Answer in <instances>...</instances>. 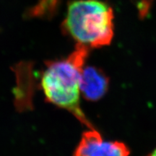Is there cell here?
<instances>
[{
	"label": "cell",
	"mask_w": 156,
	"mask_h": 156,
	"mask_svg": "<svg viewBox=\"0 0 156 156\" xmlns=\"http://www.w3.org/2000/svg\"><path fill=\"white\" fill-rule=\"evenodd\" d=\"M151 0H142L139 3L138 9H139L140 17H145L146 15L147 14L150 8H151Z\"/></svg>",
	"instance_id": "5b68a950"
},
{
	"label": "cell",
	"mask_w": 156,
	"mask_h": 156,
	"mask_svg": "<svg viewBox=\"0 0 156 156\" xmlns=\"http://www.w3.org/2000/svg\"><path fill=\"white\" fill-rule=\"evenodd\" d=\"M81 95L86 100L96 101L104 96L109 87V79L102 69L94 66L84 67L80 76Z\"/></svg>",
	"instance_id": "277c9868"
},
{
	"label": "cell",
	"mask_w": 156,
	"mask_h": 156,
	"mask_svg": "<svg viewBox=\"0 0 156 156\" xmlns=\"http://www.w3.org/2000/svg\"><path fill=\"white\" fill-rule=\"evenodd\" d=\"M89 51L76 45L67 57L47 62L41 78V87L48 102L68 111L90 129H94L80 106V82Z\"/></svg>",
	"instance_id": "6da1fadb"
},
{
	"label": "cell",
	"mask_w": 156,
	"mask_h": 156,
	"mask_svg": "<svg viewBox=\"0 0 156 156\" xmlns=\"http://www.w3.org/2000/svg\"><path fill=\"white\" fill-rule=\"evenodd\" d=\"M114 11L101 0H73L62 23L64 32L76 45L89 49L108 46L114 36Z\"/></svg>",
	"instance_id": "7a4b0ae2"
},
{
	"label": "cell",
	"mask_w": 156,
	"mask_h": 156,
	"mask_svg": "<svg viewBox=\"0 0 156 156\" xmlns=\"http://www.w3.org/2000/svg\"><path fill=\"white\" fill-rule=\"evenodd\" d=\"M125 144L117 141H104L95 129L85 131L74 152L73 156H129Z\"/></svg>",
	"instance_id": "3957f363"
},
{
	"label": "cell",
	"mask_w": 156,
	"mask_h": 156,
	"mask_svg": "<svg viewBox=\"0 0 156 156\" xmlns=\"http://www.w3.org/2000/svg\"><path fill=\"white\" fill-rule=\"evenodd\" d=\"M151 156H156V150L153 152V153H152V155Z\"/></svg>",
	"instance_id": "8992f818"
}]
</instances>
